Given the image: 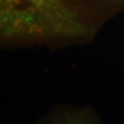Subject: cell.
Here are the masks:
<instances>
[{"instance_id": "1", "label": "cell", "mask_w": 124, "mask_h": 124, "mask_svg": "<svg viewBox=\"0 0 124 124\" xmlns=\"http://www.w3.org/2000/svg\"><path fill=\"white\" fill-rule=\"evenodd\" d=\"M49 124H99L84 114L66 115L57 117Z\"/></svg>"}, {"instance_id": "2", "label": "cell", "mask_w": 124, "mask_h": 124, "mask_svg": "<svg viewBox=\"0 0 124 124\" xmlns=\"http://www.w3.org/2000/svg\"><path fill=\"white\" fill-rule=\"evenodd\" d=\"M11 1H13V0H11ZM28 1H31V2H32V3L35 4L40 5V6L41 4L47 5L48 3L51 1V0H28Z\"/></svg>"}]
</instances>
